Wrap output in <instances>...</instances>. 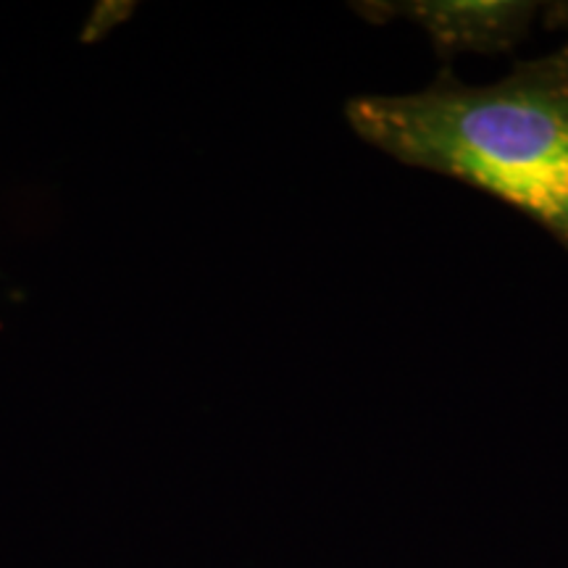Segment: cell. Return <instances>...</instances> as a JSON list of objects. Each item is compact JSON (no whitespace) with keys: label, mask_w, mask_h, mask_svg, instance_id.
Here are the masks:
<instances>
[{"label":"cell","mask_w":568,"mask_h":568,"mask_svg":"<svg viewBox=\"0 0 568 568\" xmlns=\"http://www.w3.org/2000/svg\"><path fill=\"white\" fill-rule=\"evenodd\" d=\"M345 119L376 151L497 197L568 251V40L489 84L443 69L416 92L351 98Z\"/></svg>","instance_id":"cell-1"},{"label":"cell","mask_w":568,"mask_h":568,"mask_svg":"<svg viewBox=\"0 0 568 568\" xmlns=\"http://www.w3.org/2000/svg\"><path fill=\"white\" fill-rule=\"evenodd\" d=\"M355 13L372 24L408 21L429 38L443 61L458 53L500 55L529 38L542 6L524 0H400L358 3Z\"/></svg>","instance_id":"cell-2"}]
</instances>
